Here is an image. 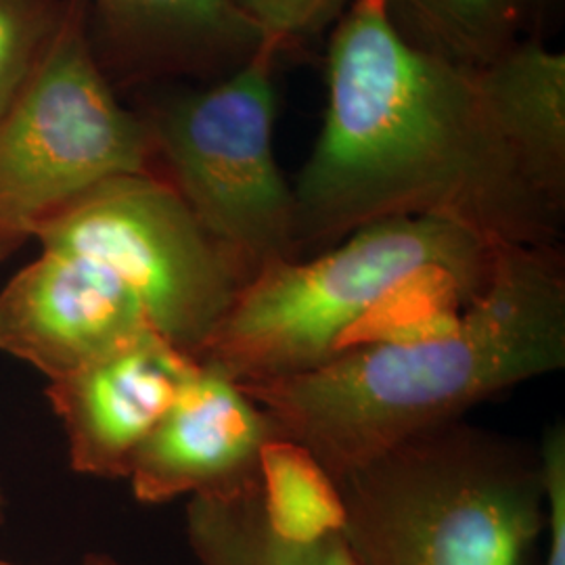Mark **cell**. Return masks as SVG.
I'll use <instances>...</instances> for the list:
<instances>
[{
    "mask_svg": "<svg viewBox=\"0 0 565 565\" xmlns=\"http://www.w3.org/2000/svg\"><path fill=\"white\" fill-rule=\"evenodd\" d=\"M67 0H0V114L39 67Z\"/></svg>",
    "mask_w": 565,
    "mask_h": 565,
    "instance_id": "2e32d148",
    "label": "cell"
},
{
    "mask_svg": "<svg viewBox=\"0 0 565 565\" xmlns=\"http://www.w3.org/2000/svg\"><path fill=\"white\" fill-rule=\"evenodd\" d=\"M34 242L99 264L135 296L153 331L193 359L247 282L160 172L103 182Z\"/></svg>",
    "mask_w": 565,
    "mask_h": 565,
    "instance_id": "52a82bcc",
    "label": "cell"
},
{
    "mask_svg": "<svg viewBox=\"0 0 565 565\" xmlns=\"http://www.w3.org/2000/svg\"><path fill=\"white\" fill-rule=\"evenodd\" d=\"M356 565H532L545 539L541 452L452 422L335 480Z\"/></svg>",
    "mask_w": 565,
    "mask_h": 565,
    "instance_id": "277c9868",
    "label": "cell"
},
{
    "mask_svg": "<svg viewBox=\"0 0 565 565\" xmlns=\"http://www.w3.org/2000/svg\"><path fill=\"white\" fill-rule=\"evenodd\" d=\"M4 507H7L4 490H2V486H0V524H2V520H4Z\"/></svg>",
    "mask_w": 565,
    "mask_h": 565,
    "instance_id": "ffe728a7",
    "label": "cell"
},
{
    "mask_svg": "<svg viewBox=\"0 0 565 565\" xmlns=\"http://www.w3.org/2000/svg\"><path fill=\"white\" fill-rule=\"evenodd\" d=\"M327 107L294 184L300 252L366 224L438 218L492 243L557 245L565 207L534 182L480 70L411 46L384 0H354L327 44Z\"/></svg>",
    "mask_w": 565,
    "mask_h": 565,
    "instance_id": "6da1fadb",
    "label": "cell"
},
{
    "mask_svg": "<svg viewBox=\"0 0 565 565\" xmlns=\"http://www.w3.org/2000/svg\"><path fill=\"white\" fill-rule=\"evenodd\" d=\"M198 363L160 333L145 331L46 384L72 467L90 478H128L135 452Z\"/></svg>",
    "mask_w": 565,
    "mask_h": 565,
    "instance_id": "30bf717a",
    "label": "cell"
},
{
    "mask_svg": "<svg viewBox=\"0 0 565 565\" xmlns=\"http://www.w3.org/2000/svg\"><path fill=\"white\" fill-rule=\"evenodd\" d=\"M184 532L200 565H356L342 532L296 539L264 511L258 480L223 494L191 497Z\"/></svg>",
    "mask_w": 565,
    "mask_h": 565,
    "instance_id": "4fadbf2b",
    "label": "cell"
},
{
    "mask_svg": "<svg viewBox=\"0 0 565 565\" xmlns=\"http://www.w3.org/2000/svg\"><path fill=\"white\" fill-rule=\"evenodd\" d=\"M488 102L525 170L565 207V55L525 39L480 70Z\"/></svg>",
    "mask_w": 565,
    "mask_h": 565,
    "instance_id": "7c38bea8",
    "label": "cell"
},
{
    "mask_svg": "<svg viewBox=\"0 0 565 565\" xmlns=\"http://www.w3.org/2000/svg\"><path fill=\"white\" fill-rule=\"evenodd\" d=\"M258 484L264 511L282 534L312 539L342 532L338 484L302 445L281 436L264 446Z\"/></svg>",
    "mask_w": 565,
    "mask_h": 565,
    "instance_id": "9a60e30c",
    "label": "cell"
},
{
    "mask_svg": "<svg viewBox=\"0 0 565 565\" xmlns=\"http://www.w3.org/2000/svg\"><path fill=\"white\" fill-rule=\"evenodd\" d=\"M546 490L545 564L565 565V427L555 424L539 448Z\"/></svg>",
    "mask_w": 565,
    "mask_h": 565,
    "instance_id": "ac0fdd59",
    "label": "cell"
},
{
    "mask_svg": "<svg viewBox=\"0 0 565 565\" xmlns=\"http://www.w3.org/2000/svg\"><path fill=\"white\" fill-rule=\"evenodd\" d=\"M497 243L438 218L366 224L308 260L264 266L200 352L239 385L302 375L356 343L371 317L401 300L469 302Z\"/></svg>",
    "mask_w": 565,
    "mask_h": 565,
    "instance_id": "3957f363",
    "label": "cell"
},
{
    "mask_svg": "<svg viewBox=\"0 0 565 565\" xmlns=\"http://www.w3.org/2000/svg\"><path fill=\"white\" fill-rule=\"evenodd\" d=\"M532 2L384 0V7L387 20L411 46L465 70H484L525 41Z\"/></svg>",
    "mask_w": 565,
    "mask_h": 565,
    "instance_id": "5bb4252c",
    "label": "cell"
},
{
    "mask_svg": "<svg viewBox=\"0 0 565 565\" xmlns=\"http://www.w3.org/2000/svg\"><path fill=\"white\" fill-rule=\"evenodd\" d=\"M158 172L139 111L97 57L86 0H67L39 67L0 114V263L103 182Z\"/></svg>",
    "mask_w": 565,
    "mask_h": 565,
    "instance_id": "8992f818",
    "label": "cell"
},
{
    "mask_svg": "<svg viewBox=\"0 0 565 565\" xmlns=\"http://www.w3.org/2000/svg\"><path fill=\"white\" fill-rule=\"evenodd\" d=\"M145 331L153 327L135 296L99 264L65 249L41 247L0 291V350L46 384Z\"/></svg>",
    "mask_w": 565,
    "mask_h": 565,
    "instance_id": "ba28073f",
    "label": "cell"
},
{
    "mask_svg": "<svg viewBox=\"0 0 565 565\" xmlns=\"http://www.w3.org/2000/svg\"><path fill=\"white\" fill-rule=\"evenodd\" d=\"M281 436L242 385L200 361L135 452L128 469L132 494L147 505H162L252 484L264 446Z\"/></svg>",
    "mask_w": 565,
    "mask_h": 565,
    "instance_id": "9c48e42d",
    "label": "cell"
},
{
    "mask_svg": "<svg viewBox=\"0 0 565 565\" xmlns=\"http://www.w3.org/2000/svg\"><path fill=\"white\" fill-rule=\"evenodd\" d=\"M282 53L281 42L266 39L233 74L168 93L139 111L158 172L247 281L268 264L302 258L294 186L275 156V72Z\"/></svg>",
    "mask_w": 565,
    "mask_h": 565,
    "instance_id": "5b68a950",
    "label": "cell"
},
{
    "mask_svg": "<svg viewBox=\"0 0 565 565\" xmlns=\"http://www.w3.org/2000/svg\"><path fill=\"white\" fill-rule=\"evenodd\" d=\"M105 74L126 82H214L263 46V30L235 0H86Z\"/></svg>",
    "mask_w": 565,
    "mask_h": 565,
    "instance_id": "8fae6325",
    "label": "cell"
},
{
    "mask_svg": "<svg viewBox=\"0 0 565 565\" xmlns=\"http://www.w3.org/2000/svg\"><path fill=\"white\" fill-rule=\"evenodd\" d=\"M565 366L559 245L497 243L482 289L417 331L350 348L302 375L242 385L333 480L515 385Z\"/></svg>",
    "mask_w": 565,
    "mask_h": 565,
    "instance_id": "7a4b0ae2",
    "label": "cell"
},
{
    "mask_svg": "<svg viewBox=\"0 0 565 565\" xmlns=\"http://www.w3.org/2000/svg\"><path fill=\"white\" fill-rule=\"evenodd\" d=\"M266 39L281 42L287 51L335 25L354 0H235Z\"/></svg>",
    "mask_w": 565,
    "mask_h": 565,
    "instance_id": "e0dca14e",
    "label": "cell"
},
{
    "mask_svg": "<svg viewBox=\"0 0 565 565\" xmlns=\"http://www.w3.org/2000/svg\"><path fill=\"white\" fill-rule=\"evenodd\" d=\"M0 565H20L13 564V562H7V559H0ZM84 565H121L118 562H114V559H109V557H90V559H86V564Z\"/></svg>",
    "mask_w": 565,
    "mask_h": 565,
    "instance_id": "d6986e66",
    "label": "cell"
}]
</instances>
